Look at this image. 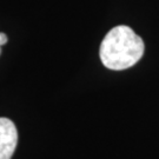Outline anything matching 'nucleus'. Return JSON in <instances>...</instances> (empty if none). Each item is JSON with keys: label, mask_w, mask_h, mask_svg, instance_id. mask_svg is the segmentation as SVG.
<instances>
[{"label": "nucleus", "mask_w": 159, "mask_h": 159, "mask_svg": "<svg viewBox=\"0 0 159 159\" xmlns=\"http://www.w3.org/2000/svg\"><path fill=\"white\" fill-rule=\"evenodd\" d=\"M145 51L143 39L133 30L119 25L111 30L102 39L99 57L102 65L113 71H121L136 65Z\"/></svg>", "instance_id": "obj_1"}, {"label": "nucleus", "mask_w": 159, "mask_h": 159, "mask_svg": "<svg viewBox=\"0 0 159 159\" xmlns=\"http://www.w3.org/2000/svg\"><path fill=\"white\" fill-rule=\"evenodd\" d=\"M18 144V131L8 118H0V159H11Z\"/></svg>", "instance_id": "obj_2"}, {"label": "nucleus", "mask_w": 159, "mask_h": 159, "mask_svg": "<svg viewBox=\"0 0 159 159\" xmlns=\"http://www.w3.org/2000/svg\"><path fill=\"white\" fill-rule=\"evenodd\" d=\"M8 41V38H7V35L5 33H2V32H0V54H1V46H4Z\"/></svg>", "instance_id": "obj_3"}]
</instances>
